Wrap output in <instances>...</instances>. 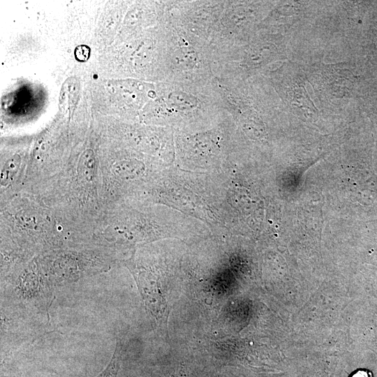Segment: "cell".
Returning <instances> with one entry per match:
<instances>
[{"mask_svg": "<svg viewBox=\"0 0 377 377\" xmlns=\"http://www.w3.org/2000/svg\"><path fill=\"white\" fill-rule=\"evenodd\" d=\"M1 304L11 305L49 320L54 288L33 271L23 272L1 286Z\"/></svg>", "mask_w": 377, "mask_h": 377, "instance_id": "6da1fadb", "label": "cell"}, {"mask_svg": "<svg viewBox=\"0 0 377 377\" xmlns=\"http://www.w3.org/2000/svg\"><path fill=\"white\" fill-rule=\"evenodd\" d=\"M80 84L74 76L67 78L62 84L59 96V108L61 112L71 116L73 114L79 101Z\"/></svg>", "mask_w": 377, "mask_h": 377, "instance_id": "7a4b0ae2", "label": "cell"}, {"mask_svg": "<svg viewBox=\"0 0 377 377\" xmlns=\"http://www.w3.org/2000/svg\"><path fill=\"white\" fill-rule=\"evenodd\" d=\"M121 354L122 345L120 341H117L110 362L96 377H117L121 365Z\"/></svg>", "mask_w": 377, "mask_h": 377, "instance_id": "3957f363", "label": "cell"}, {"mask_svg": "<svg viewBox=\"0 0 377 377\" xmlns=\"http://www.w3.org/2000/svg\"><path fill=\"white\" fill-rule=\"evenodd\" d=\"M95 163V156L91 149H87L82 154L79 161V168L87 180L91 179L94 177Z\"/></svg>", "mask_w": 377, "mask_h": 377, "instance_id": "277c9868", "label": "cell"}, {"mask_svg": "<svg viewBox=\"0 0 377 377\" xmlns=\"http://www.w3.org/2000/svg\"><path fill=\"white\" fill-rule=\"evenodd\" d=\"M20 163V157L18 155H15L10 158L4 166L3 171L1 175V182L5 183L9 180L10 177L17 172Z\"/></svg>", "mask_w": 377, "mask_h": 377, "instance_id": "5b68a950", "label": "cell"}, {"mask_svg": "<svg viewBox=\"0 0 377 377\" xmlns=\"http://www.w3.org/2000/svg\"><path fill=\"white\" fill-rule=\"evenodd\" d=\"M1 377H20V373L13 364L3 360L1 364Z\"/></svg>", "mask_w": 377, "mask_h": 377, "instance_id": "8992f818", "label": "cell"}, {"mask_svg": "<svg viewBox=\"0 0 377 377\" xmlns=\"http://www.w3.org/2000/svg\"><path fill=\"white\" fill-rule=\"evenodd\" d=\"M90 47L86 45H77L74 50L76 60L80 62L87 61L90 57Z\"/></svg>", "mask_w": 377, "mask_h": 377, "instance_id": "52a82bcc", "label": "cell"}, {"mask_svg": "<svg viewBox=\"0 0 377 377\" xmlns=\"http://www.w3.org/2000/svg\"><path fill=\"white\" fill-rule=\"evenodd\" d=\"M350 377H373L371 371L367 369H359L355 371Z\"/></svg>", "mask_w": 377, "mask_h": 377, "instance_id": "ba28073f", "label": "cell"}]
</instances>
